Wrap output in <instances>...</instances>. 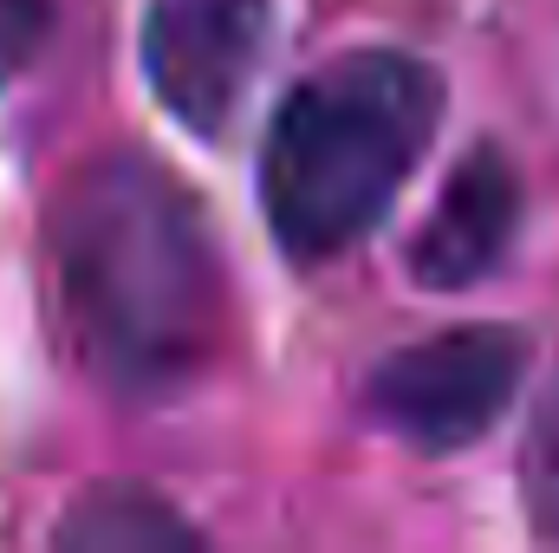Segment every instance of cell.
Returning <instances> with one entry per match:
<instances>
[{
  "mask_svg": "<svg viewBox=\"0 0 559 553\" xmlns=\"http://www.w3.org/2000/svg\"><path fill=\"white\" fill-rule=\"evenodd\" d=\"M72 358L124 404L182 398L228 339V261L195 189L150 150H98L46 215Z\"/></svg>",
  "mask_w": 559,
  "mask_h": 553,
  "instance_id": "obj_1",
  "label": "cell"
},
{
  "mask_svg": "<svg viewBox=\"0 0 559 553\" xmlns=\"http://www.w3.org/2000/svg\"><path fill=\"white\" fill-rule=\"evenodd\" d=\"M449 85L404 46H352L312 66L267 118L261 215L293 268L352 255L404 196L442 131Z\"/></svg>",
  "mask_w": 559,
  "mask_h": 553,
  "instance_id": "obj_2",
  "label": "cell"
},
{
  "mask_svg": "<svg viewBox=\"0 0 559 553\" xmlns=\"http://www.w3.org/2000/svg\"><path fill=\"white\" fill-rule=\"evenodd\" d=\"M534 345L521 326H449L371 365L365 411L423 456H455L481 443L521 398Z\"/></svg>",
  "mask_w": 559,
  "mask_h": 553,
  "instance_id": "obj_3",
  "label": "cell"
},
{
  "mask_svg": "<svg viewBox=\"0 0 559 553\" xmlns=\"http://www.w3.org/2000/svg\"><path fill=\"white\" fill-rule=\"evenodd\" d=\"M274 46V0H156L143 13V85L169 125L215 143Z\"/></svg>",
  "mask_w": 559,
  "mask_h": 553,
  "instance_id": "obj_4",
  "label": "cell"
},
{
  "mask_svg": "<svg viewBox=\"0 0 559 553\" xmlns=\"http://www.w3.org/2000/svg\"><path fill=\"white\" fill-rule=\"evenodd\" d=\"M521 215H527L521 163L495 138H481L442 176L423 228L411 235L404 268H411L423 293H468L508 261V248L521 235Z\"/></svg>",
  "mask_w": 559,
  "mask_h": 553,
  "instance_id": "obj_5",
  "label": "cell"
},
{
  "mask_svg": "<svg viewBox=\"0 0 559 553\" xmlns=\"http://www.w3.org/2000/svg\"><path fill=\"white\" fill-rule=\"evenodd\" d=\"M52 541L79 553H176L202 548V528L143 482H98L59 515Z\"/></svg>",
  "mask_w": 559,
  "mask_h": 553,
  "instance_id": "obj_6",
  "label": "cell"
},
{
  "mask_svg": "<svg viewBox=\"0 0 559 553\" xmlns=\"http://www.w3.org/2000/svg\"><path fill=\"white\" fill-rule=\"evenodd\" d=\"M521 508L534 534L559 541V378L540 391L534 423L521 436Z\"/></svg>",
  "mask_w": 559,
  "mask_h": 553,
  "instance_id": "obj_7",
  "label": "cell"
},
{
  "mask_svg": "<svg viewBox=\"0 0 559 553\" xmlns=\"http://www.w3.org/2000/svg\"><path fill=\"white\" fill-rule=\"evenodd\" d=\"M59 0H0V92L33 72V59L52 46Z\"/></svg>",
  "mask_w": 559,
  "mask_h": 553,
  "instance_id": "obj_8",
  "label": "cell"
}]
</instances>
